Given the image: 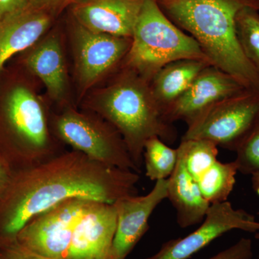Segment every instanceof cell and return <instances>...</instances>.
I'll list each match as a JSON object with an SVG mask.
<instances>
[{
	"label": "cell",
	"instance_id": "obj_23",
	"mask_svg": "<svg viewBox=\"0 0 259 259\" xmlns=\"http://www.w3.org/2000/svg\"><path fill=\"white\" fill-rule=\"evenodd\" d=\"M1 259H57L37 253L18 243L16 240L0 244Z\"/></svg>",
	"mask_w": 259,
	"mask_h": 259
},
{
	"label": "cell",
	"instance_id": "obj_21",
	"mask_svg": "<svg viewBox=\"0 0 259 259\" xmlns=\"http://www.w3.org/2000/svg\"><path fill=\"white\" fill-rule=\"evenodd\" d=\"M237 37L243 54L259 75V10L245 7L236 16Z\"/></svg>",
	"mask_w": 259,
	"mask_h": 259
},
{
	"label": "cell",
	"instance_id": "obj_27",
	"mask_svg": "<svg viewBox=\"0 0 259 259\" xmlns=\"http://www.w3.org/2000/svg\"><path fill=\"white\" fill-rule=\"evenodd\" d=\"M13 172L10 170L8 165L0 157V197L4 193L7 187L9 185Z\"/></svg>",
	"mask_w": 259,
	"mask_h": 259
},
{
	"label": "cell",
	"instance_id": "obj_18",
	"mask_svg": "<svg viewBox=\"0 0 259 259\" xmlns=\"http://www.w3.org/2000/svg\"><path fill=\"white\" fill-rule=\"evenodd\" d=\"M238 172L236 161H218L197 180L199 189L209 204L226 202L236 185Z\"/></svg>",
	"mask_w": 259,
	"mask_h": 259
},
{
	"label": "cell",
	"instance_id": "obj_24",
	"mask_svg": "<svg viewBox=\"0 0 259 259\" xmlns=\"http://www.w3.org/2000/svg\"><path fill=\"white\" fill-rule=\"evenodd\" d=\"M253 256L251 240L243 238L229 248L207 259H252Z\"/></svg>",
	"mask_w": 259,
	"mask_h": 259
},
{
	"label": "cell",
	"instance_id": "obj_10",
	"mask_svg": "<svg viewBox=\"0 0 259 259\" xmlns=\"http://www.w3.org/2000/svg\"><path fill=\"white\" fill-rule=\"evenodd\" d=\"M116 227L115 204L87 199L75 220L66 259H112Z\"/></svg>",
	"mask_w": 259,
	"mask_h": 259
},
{
	"label": "cell",
	"instance_id": "obj_5",
	"mask_svg": "<svg viewBox=\"0 0 259 259\" xmlns=\"http://www.w3.org/2000/svg\"><path fill=\"white\" fill-rule=\"evenodd\" d=\"M182 59L211 64L198 42L164 14L156 0H145L121 67L133 70L150 82L163 66Z\"/></svg>",
	"mask_w": 259,
	"mask_h": 259
},
{
	"label": "cell",
	"instance_id": "obj_3",
	"mask_svg": "<svg viewBox=\"0 0 259 259\" xmlns=\"http://www.w3.org/2000/svg\"><path fill=\"white\" fill-rule=\"evenodd\" d=\"M85 108L120 133L140 171L148 139L156 136L167 143L177 139V130L165 120L149 81L127 68L120 67L109 84L89 99Z\"/></svg>",
	"mask_w": 259,
	"mask_h": 259
},
{
	"label": "cell",
	"instance_id": "obj_17",
	"mask_svg": "<svg viewBox=\"0 0 259 259\" xmlns=\"http://www.w3.org/2000/svg\"><path fill=\"white\" fill-rule=\"evenodd\" d=\"M209 65L207 61L182 59L160 69L150 81V86L162 111L182 96L199 73Z\"/></svg>",
	"mask_w": 259,
	"mask_h": 259
},
{
	"label": "cell",
	"instance_id": "obj_9",
	"mask_svg": "<svg viewBox=\"0 0 259 259\" xmlns=\"http://www.w3.org/2000/svg\"><path fill=\"white\" fill-rule=\"evenodd\" d=\"M256 233L259 222L243 209L228 202L210 204L198 228L184 238L165 242L157 253L145 259H189L225 233L233 231Z\"/></svg>",
	"mask_w": 259,
	"mask_h": 259
},
{
	"label": "cell",
	"instance_id": "obj_14",
	"mask_svg": "<svg viewBox=\"0 0 259 259\" xmlns=\"http://www.w3.org/2000/svg\"><path fill=\"white\" fill-rule=\"evenodd\" d=\"M56 13L31 3L0 20V73L7 61L33 47L50 28Z\"/></svg>",
	"mask_w": 259,
	"mask_h": 259
},
{
	"label": "cell",
	"instance_id": "obj_12",
	"mask_svg": "<svg viewBox=\"0 0 259 259\" xmlns=\"http://www.w3.org/2000/svg\"><path fill=\"white\" fill-rule=\"evenodd\" d=\"M168 179L156 181L146 195L126 196L115 203L117 227L112 248V259H125L149 229L150 217L167 199Z\"/></svg>",
	"mask_w": 259,
	"mask_h": 259
},
{
	"label": "cell",
	"instance_id": "obj_28",
	"mask_svg": "<svg viewBox=\"0 0 259 259\" xmlns=\"http://www.w3.org/2000/svg\"><path fill=\"white\" fill-rule=\"evenodd\" d=\"M251 182L253 190L259 195V174L252 175Z\"/></svg>",
	"mask_w": 259,
	"mask_h": 259
},
{
	"label": "cell",
	"instance_id": "obj_4",
	"mask_svg": "<svg viewBox=\"0 0 259 259\" xmlns=\"http://www.w3.org/2000/svg\"><path fill=\"white\" fill-rule=\"evenodd\" d=\"M47 105L32 88L16 84L0 106V157L13 172L64 152L52 131Z\"/></svg>",
	"mask_w": 259,
	"mask_h": 259
},
{
	"label": "cell",
	"instance_id": "obj_15",
	"mask_svg": "<svg viewBox=\"0 0 259 259\" xmlns=\"http://www.w3.org/2000/svg\"><path fill=\"white\" fill-rule=\"evenodd\" d=\"M27 69L38 78L53 101L65 104L69 89L64 51L57 34H50L28 49Z\"/></svg>",
	"mask_w": 259,
	"mask_h": 259
},
{
	"label": "cell",
	"instance_id": "obj_19",
	"mask_svg": "<svg viewBox=\"0 0 259 259\" xmlns=\"http://www.w3.org/2000/svg\"><path fill=\"white\" fill-rule=\"evenodd\" d=\"M143 160L146 168V176L149 180H167L176 168L178 151L167 146L160 138H151L144 146Z\"/></svg>",
	"mask_w": 259,
	"mask_h": 259
},
{
	"label": "cell",
	"instance_id": "obj_16",
	"mask_svg": "<svg viewBox=\"0 0 259 259\" xmlns=\"http://www.w3.org/2000/svg\"><path fill=\"white\" fill-rule=\"evenodd\" d=\"M167 199L176 209L177 223L182 228L202 223L210 206L198 182L189 174L179 156L176 168L168 179Z\"/></svg>",
	"mask_w": 259,
	"mask_h": 259
},
{
	"label": "cell",
	"instance_id": "obj_8",
	"mask_svg": "<svg viewBox=\"0 0 259 259\" xmlns=\"http://www.w3.org/2000/svg\"><path fill=\"white\" fill-rule=\"evenodd\" d=\"M73 21L75 72L80 88L85 91L121 67L131 38L93 31Z\"/></svg>",
	"mask_w": 259,
	"mask_h": 259
},
{
	"label": "cell",
	"instance_id": "obj_29",
	"mask_svg": "<svg viewBox=\"0 0 259 259\" xmlns=\"http://www.w3.org/2000/svg\"><path fill=\"white\" fill-rule=\"evenodd\" d=\"M255 238H256V239L259 240V233H255ZM258 259H259V257Z\"/></svg>",
	"mask_w": 259,
	"mask_h": 259
},
{
	"label": "cell",
	"instance_id": "obj_30",
	"mask_svg": "<svg viewBox=\"0 0 259 259\" xmlns=\"http://www.w3.org/2000/svg\"><path fill=\"white\" fill-rule=\"evenodd\" d=\"M1 18H2L1 17H0V20H1Z\"/></svg>",
	"mask_w": 259,
	"mask_h": 259
},
{
	"label": "cell",
	"instance_id": "obj_25",
	"mask_svg": "<svg viewBox=\"0 0 259 259\" xmlns=\"http://www.w3.org/2000/svg\"><path fill=\"white\" fill-rule=\"evenodd\" d=\"M74 1L76 0H30V3L47 8L58 15L65 7L71 5Z\"/></svg>",
	"mask_w": 259,
	"mask_h": 259
},
{
	"label": "cell",
	"instance_id": "obj_2",
	"mask_svg": "<svg viewBox=\"0 0 259 259\" xmlns=\"http://www.w3.org/2000/svg\"><path fill=\"white\" fill-rule=\"evenodd\" d=\"M164 14L198 42L212 66L259 94V75L238 42L236 16L245 7L259 10V0H156Z\"/></svg>",
	"mask_w": 259,
	"mask_h": 259
},
{
	"label": "cell",
	"instance_id": "obj_7",
	"mask_svg": "<svg viewBox=\"0 0 259 259\" xmlns=\"http://www.w3.org/2000/svg\"><path fill=\"white\" fill-rule=\"evenodd\" d=\"M259 117V94L245 90L218 102L187 125L182 140L204 139L236 151Z\"/></svg>",
	"mask_w": 259,
	"mask_h": 259
},
{
	"label": "cell",
	"instance_id": "obj_1",
	"mask_svg": "<svg viewBox=\"0 0 259 259\" xmlns=\"http://www.w3.org/2000/svg\"><path fill=\"white\" fill-rule=\"evenodd\" d=\"M139 173L106 166L71 149L13 172L0 197V244L35 216L73 197L114 204L136 194Z\"/></svg>",
	"mask_w": 259,
	"mask_h": 259
},
{
	"label": "cell",
	"instance_id": "obj_11",
	"mask_svg": "<svg viewBox=\"0 0 259 259\" xmlns=\"http://www.w3.org/2000/svg\"><path fill=\"white\" fill-rule=\"evenodd\" d=\"M245 90L233 76L209 65L199 73L182 96L165 109L163 117L168 123L182 120L188 125L214 104Z\"/></svg>",
	"mask_w": 259,
	"mask_h": 259
},
{
	"label": "cell",
	"instance_id": "obj_26",
	"mask_svg": "<svg viewBox=\"0 0 259 259\" xmlns=\"http://www.w3.org/2000/svg\"><path fill=\"white\" fill-rule=\"evenodd\" d=\"M30 0H0V17L10 14L29 4Z\"/></svg>",
	"mask_w": 259,
	"mask_h": 259
},
{
	"label": "cell",
	"instance_id": "obj_6",
	"mask_svg": "<svg viewBox=\"0 0 259 259\" xmlns=\"http://www.w3.org/2000/svg\"><path fill=\"white\" fill-rule=\"evenodd\" d=\"M53 132L63 144L106 166L140 173L120 133L95 112L66 107L51 116Z\"/></svg>",
	"mask_w": 259,
	"mask_h": 259
},
{
	"label": "cell",
	"instance_id": "obj_31",
	"mask_svg": "<svg viewBox=\"0 0 259 259\" xmlns=\"http://www.w3.org/2000/svg\"><path fill=\"white\" fill-rule=\"evenodd\" d=\"M0 259H1V258H0Z\"/></svg>",
	"mask_w": 259,
	"mask_h": 259
},
{
	"label": "cell",
	"instance_id": "obj_13",
	"mask_svg": "<svg viewBox=\"0 0 259 259\" xmlns=\"http://www.w3.org/2000/svg\"><path fill=\"white\" fill-rule=\"evenodd\" d=\"M145 0H76L71 5L73 19L93 31L132 37Z\"/></svg>",
	"mask_w": 259,
	"mask_h": 259
},
{
	"label": "cell",
	"instance_id": "obj_20",
	"mask_svg": "<svg viewBox=\"0 0 259 259\" xmlns=\"http://www.w3.org/2000/svg\"><path fill=\"white\" fill-rule=\"evenodd\" d=\"M177 151L186 169L197 181L218 161V146L207 140H182Z\"/></svg>",
	"mask_w": 259,
	"mask_h": 259
},
{
	"label": "cell",
	"instance_id": "obj_22",
	"mask_svg": "<svg viewBox=\"0 0 259 259\" xmlns=\"http://www.w3.org/2000/svg\"><path fill=\"white\" fill-rule=\"evenodd\" d=\"M236 152L238 171L251 176L259 174V117Z\"/></svg>",
	"mask_w": 259,
	"mask_h": 259
}]
</instances>
